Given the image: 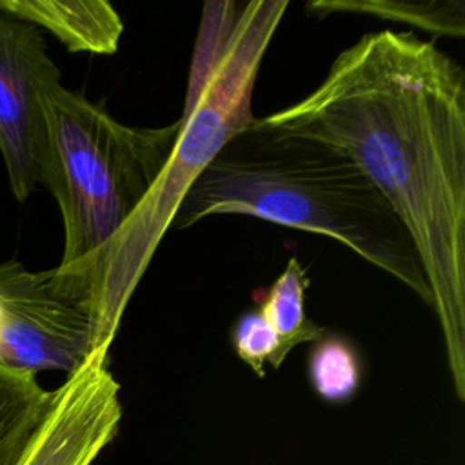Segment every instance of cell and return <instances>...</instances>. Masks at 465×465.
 <instances>
[{
    "label": "cell",
    "instance_id": "obj_8",
    "mask_svg": "<svg viewBox=\"0 0 465 465\" xmlns=\"http://www.w3.org/2000/svg\"><path fill=\"white\" fill-rule=\"evenodd\" d=\"M0 15L44 27L69 51L113 54L124 22L105 0H0Z\"/></svg>",
    "mask_w": 465,
    "mask_h": 465
},
{
    "label": "cell",
    "instance_id": "obj_13",
    "mask_svg": "<svg viewBox=\"0 0 465 465\" xmlns=\"http://www.w3.org/2000/svg\"><path fill=\"white\" fill-rule=\"evenodd\" d=\"M240 18V11L234 2H207L202 16V27L189 71L187 96L183 104V113L180 120L187 118L200 100L205 85L209 84L213 73L220 65L236 22Z\"/></svg>",
    "mask_w": 465,
    "mask_h": 465
},
{
    "label": "cell",
    "instance_id": "obj_12",
    "mask_svg": "<svg viewBox=\"0 0 465 465\" xmlns=\"http://www.w3.org/2000/svg\"><path fill=\"white\" fill-rule=\"evenodd\" d=\"M309 381L323 401H351L363 381V360L358 347L343 334L325 332L311 351Z\"/></svg>",
    "mask_w": 465,
    "mask_h": 465
},
{
    "label": "cell",
    "instance_id": "obj_1",
    "mask_svg": "<svg viewBox=\"0 0 465 465\" xmlns=\"http://www.w3.org/2000/svg\"><path fill=\"white\" fill-rule=\"evenodd\" d=\"M260 122L347 154L411 234L465 401V71L412 33L361 36L300 102Z\"/></svg>",
    "mask_w": 465,
    "mask_h": 465
},
{
    "label": "cell",
    "instance_id": "obj_14",
    "mask_svg": "<svg viewBox=\"0 0 465 465\" xmlns=\"http://www.w3.org/2000/svg\"><path fill=\"white\" fill-rule=\"evenodd\" d=\"M231 343L238 358L249 365L256 376H265V365L280 369L283 363L280 360L278 336L271 325L263 320L258 309L245 311L234 323L231 331Z\"/></svg>",
    "mask_w": 465,
    "mask_h": 465
},
{
    "label": "cell",
    "instance_id": "obj_2",
    "mask_svg": "<svg viewBox=\"0 0 465 465\" xmlns=\"http://www.w3.org/2000/svg\"><path fill=\"white\" fill-rule=\"evenodd\" d=\"M245 214L323 234L385 271L432 307L414 242L389 202L340 149L254 118L183 196L173 225Z\"/></svg>",
    "mask_w": 465,
    "mask_h": 465
},
{
    "label": "cell",
    "instance_id": "obj_9",
    "mask_svg": "<svg viewBox=\"0 0 465 465\" xmlns=\"http://www.w3.org/2000/svg\"><path fill=\"white\" fill-rule=\"evenodd\" d=\"M51 398L35 372L0 363V465H20Z\"/></svg>",
    "mask_w": 465,
    "mask_h": 465
},
{
    "label": "cell",
    "instance_id": "obj_11",
    "mask_svg": "<svg viewBox=\"0 0 465 465\" xmlns=\"http://www.w3.org/2000/svg\"><path fill=\"white\" fill-rule=\"evenodd\" d=\"M307 9L314 11L318 16L358 13L411 24L434 35H465L463 0H314Z\"/></svg>",
    "mask_w": 465,
    "mask_h": 465
},
{
    "label": "cell",
    "instance_id": "obj_3",
    "mask_svg": "<svg viewBox=\"0 0 465 465\" xmlns=\"http://www.w3.org/2000/svg\"><path fill=\"white\" fill-rule=\"evenodd\" d=\"M287 7V0H252L240 11L220 65L194 111L178 118L174 147L138 209L98 251L54 267L91 312L93 351H109L122 314L187 191L222 147L254 120L251 102L258 69Z\"/></svg>",
    "mask_w": 465,
    "mask_h": 465
},
{
    "label": "cell",
    "instance_id": "obj_6",
    "mask_svg": "<svg viewBox=\"0 0 465 465\" xmlns=\"http://www.w3.org/2000/svg\"><path fill=\"white\" fill-rule=\"evenodd\" d=\"M62 74L40 31L0 15V153L13 196L25 202L40 178V94Z\"/></svg>",
    "mask_w": 465,
    "mask_h": 465
},
{
    "label": "cell",
    "instance_id": "obj_4",
    "mask_svg": "<svg viewBox=\"0 0 465 465\" xmlns=\"http://www.w3.org/2000/svg\"><path fill=\"white\" fill-rule=\"evenodd\" d=\"M40 178L64 220L58 265L87 258L105 245L138 209L162 173L180 124L133 127L62 82L40 94Z\"/></svg>",
    "mask_w": 465,
    "mask_h": 465
},
{
    "label": "cell",
    "instance_id": "obj_10",
    "mask_svg": "<svg viewBox=\"0 0 465 465\" xmlns=\"http://www.w3.org/2000/svg\"><path fill=\"white\" fill-rule=\"evenodd\" d=\"M309 276L305 267L292 256L283 272L267 289L258 311L271 325L280 343V360L285 361L289 352L305 341L320 340L327 331L312 322L305 312V292Z\"/></svg>",
    "mask_w": 465,
    "mask_h": 465
},
{
    "label": "cell",
    "instance_id": "obj_7",
    "mask_svg": "<svg viewBox=\"0 0 465 465\" xmlns=\"http://www.w3.org/2000/svg\"><path fill=\"white\" fill-rule=\"evenodd\" d=\"M122 421L120 383L107 352L94 351L53 389L47 414L20 465H91Z\"/></svg>",
    "mask_w": 465,
    "mask_h": 465
},
{
    "label": "cell",
    "instance_id": "obj_5",
    "mask_svg": "<svg viewBox=\"0 0 465 465\" xmlns=\"http://www.w3.org/2000/svg\"><path fill=\"white\" fill-rule=\"evenodd\" d=\"M91 352V312L56 271L0 262V363L71 374Z\"/></svg>",
    "mask_w": 465,
    "mask_h": 465
}]
</instances>
